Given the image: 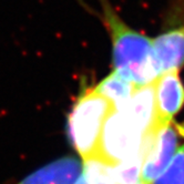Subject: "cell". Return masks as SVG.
Segmentation results:
<instances>
[{
  "label": "cell",
  "mask_w": 184,
  "mask_h": 184,
  "mask_svg": "<svg viewBox=\"0 0 184 184\" xmlns=\"http://www.w3.org/2000/svg\"><path fill=\"white\" fill-rule=\"evenodd\" d=\"M104 18L112 40L114 71L138 87L150 84L161 75L153 40L128 27L109 7Z\"/></svg>",
  "instance_id": "1"
},
{
  "label": "cell",
  "mask_w": 184,
  "mask_h": 184,
  "mask_svg": "<svg viewBox=\"0 0 184 184\" xmlns=\"http://www.w3.org/2000/svg\"><path fill=\"white\" fill-rule=\"evenodd\" d=\"M114 109V104L94 88L85 90L77 100L69 118V130L83 161L96 159L104 123Z\"/></svg>",
  "instance_id": "2"
},
{
  "label": "cell",
  "mask_w": 184,
  "mask_h": 184,
  "mask_svg": "<svg viewBox=\"0 0 184 184\" xmlns=\"http://www.w3.org/2000/svg\"><path fill=\"white\" fill-rule=\"evenodd\" d=\"M145 135L123 110L114 109L106 119L96 159L111 167L143 155Z\"/></svg>",
  "instance_id": "3"
},
{
  "label": "cell",
  "mask_w": 184,
  "mask_h": 184,
  "mask_svg": "<svg viewBox=\"0 0 184 184\" xmlns=\"http://www.w3.org/2000/svg\"><path fill=\"white\" fill-rule=\"evenodd\" d=\"M179 135V128L171 123L145 138L140 172L141 184H152L167 169L177 150Z\"/></svg>",
  "instance_id": "4"
},
{
  "label": "cell",
  "mask_w": 184,
  "mask_h": 184,
  "mask_svg": "<svg viewBox=\"0 0 184 184\" xmlns=\"http://www.w3.org/2000/svg\"><path fill=\"white\" fill-rule=\"evenodd\" d=\"M155 85V121L152 134L172 123L173 116L184 104V87L179 70L163 72L154 81Z\"/></svg>",
  "instance_id": "5"
},
{
  "label": "cell",
  "mask_w": 184,
  "mask_h": 184,
  "mask_svg": "<svg viewBox=\"0 0 184 184\" xmlns=\"http://www.w3.org/2000/svg\"><path fill=\"white\" fill-rule=\"evenodd\" d=\"M83 164L75 157H67L34 171L17 184H75Z\"/></svg>",
  "instance_id": "6"
},
{
  "label": "cell",
  "mask_w": 184,
  "mask_h": 184,
  "mask_svg": "<svg viewBox=\"0 0 184 184\" xmlns=\"http://www.w3.org/2000/svg\"><path fill=\"white\" fill-rule=\"evenodd\" d=\"M153 52L161 75L184 65V24L153 39Z\"/></svg>",
  "instance_id": "7"
},
{
  "label": "cell",
  "mask_w": 184,
  "mask_h": 184,
  "mask_svg": "<svg viewBox=\"0 0 184 184\" xmlns=\"http://www.w3.org/2000/svg\"><path fill=\"white\" fill-rule=\"evenodd\" d=\"M135 88L136 87L133 83L113 71L111 75L103 79L94 90L110 100L114 104L116 109H122L131 99Z\"/></svg>",
  "instance_id": "8"
},
{
  "label": "cell",
  "mask_w": 184,
  "mask_h": 184,
  "mask_svg": "<svg viewBox=\"0 0 184 184\" xmlns=\"http://www.w3.org/2000/svg\"><path fill=\"white\" fill-rule=\"evenodd\" d=\"M152 184H184V145L177 149L167 169Z\"/></svg>",
  "instance_id": "9"
},
{
  "label": "cell",
  "mask_w": 184,
  "mask_h": 184,
  "mask_svg": "<svg viewBox=\"0 0 184 184\" xmlns=\"http://www.w3.org/2000/svg\"><path fill=\"white\" fill-rule=\"evenodd\" d=\"M177 128H179V131H180L181 134H184V122L180 126H177Z\"/></svg>",
  "instance_id": "10"
}]
</instances>
